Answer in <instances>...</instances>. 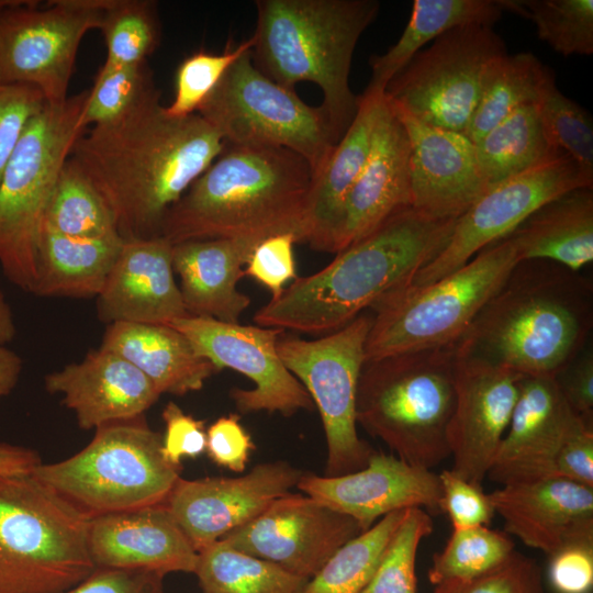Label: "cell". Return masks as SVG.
<instances>
[{"mask_svg": "<svg viewBox=\"0 0 593 593\" xmlns=\"http://www.w3.org/2000/svg\"><path fill=\"white\" fill-rule=\"evenodd\" d=\"M226 144L198 113L169 115L156 90L123 118L86 130L70 156L112 209L124 239L160 236L170 208Z\"/></svg>", "mask_w": 593, "mask_h": 593, "instance_id": "obj_1", "label": "cell"}, {"mask_svg": "<svg viewBox=\"0 0 593 593\" xmlns=\"http://www.w3.org/2000/svg\"><path fill=\"white\" fill-rule=\"evenodd\" d=\"M593 282L557 262L519 260L455 344L461 359L551 377L590 342Z\"/></svg>", "mask_w": 593, "mask_h": 593, "instance_id": "obj_2", "label": "cell"}, {"mask_svg": "<svg viewBox=\"0 0 593 593\" xmlns=\"http://www.w3.org/2000/svg\"><path fill=\"white\" fill-rule=\"evenodd\" d=\"M456 220L436 219L413 206L401 209L338 251L322 270L296 278L259 309L254 321L261 327L306 334L336 332L409 284L447 246Z\"/></svg>", "mask_w": 593, "mask_h": 593, "instance_id": "obj_3", "label": "cell"}, {"mask_svg": "<svg viewBox=\"0 0 593 593\" xmlns=\"http://www.w3.org/2000/svg\"><path fill=\"white\" fill-rule=\"evenodd\" d=\"M312 179L307 161L282 147L226 145L167 212L160 236L171 244L245 239L283 233L305 243Z\"/></svg>", "mask_w": 593, "mask_h": 593, "instance_id": "obj_4", "label": "cell"}, {"mask_svg": "<svg viewBox=\"0 0 593 593\" xmlns=\"http://www.w3.org/2000/svg\"><path fill=\"white\" fill-rule=\"evenodd\" d=\"M251 60L289 89L318 86L323 110L337 142L359 103L349 86L355 47L380 10L377 0H257Z\"/></svg>", "mask_w": 593, "mask_h": 593, "instance_id": "obj_5", "label": "cell"}, {"mask_svg": "<svg viewBox=\"0 0 593 593\" xmlns=\"http://www.w3.org/2000/svg\"><path fill=\"white\" fill-rule=\"evenodd\" d=\"M456 366L455 345L366 360L357 385V424L394 456L432 470L450 456Z\"/></svg>", "mask_w": 593, "mask_h": 593, "instance_id": "obj_6", "label": "cell"}, {"mask_svg": "<svg viewBox=\"0 0 593 593\" xmlns=\"http://www.w3.org/2000/svg\"><path fill=\"white\" fill-rule=\"evenodd\" d=\"M90 519L33 472L0 475V593H56L88 578Z\"/></svg>", "mask_w": 593, "mask_h": 593, "instance_id": "obj_7", "label": "cell"}, {"mask_svg": "<svg viewBox=\"0 0 593 593\" xmlns=\"http://www.w3.org/2000/svg\"><path fill=\"white\" fill-rule=\"evenodd\" d=\"M518 261L505 236L434 282L389 292L372 306L366 360L455 345Z\"/></svg>", "mask_w": 593, "mask_h": 593, "instance_id": "obj_8", "label": "cell"}, {"mask_svg": "<svg viewBox=\"0 0 593 593\" xmlns=\"http://www.w3.org/2000/svg\"><path fill=\"white\" fill-rule=\"evenodd\" d=\"M180 472L144 415L101 425L77 454L33 470L90 516L165 503Z\"/></svg>", "mask_w": 593, "mask_h": 593, "instance_id": "obj_9", "label": "cell"}, {"mask_svg": "<svg viewBox=\"0 0 593 593\" xmlns=\"http://www.w3.org/2000/svg\"><path fill=\"white\" fill-rule=\"evenodd\" d=\"M88 90L46 103L22 135L0 179V267L18 288L32 292L37 245L57 177L86 131L80 119Z\"/></svg>", "mask_w": 593, "mask_h": 593, "instance_id": "obj_10", "label": "cell"}, {"mask_svg": "<svg viewBox=\"0 0 593 593\" xmlns=\"http://www.w3.org/2000/svg\"><path fill=\"white\" fill-rule=\"evenodd\" d=\"M250 49L230 66L197 113L226 145L287 148L315 176L338 143L327 116L258 70Z\"/></svg>", "mask_w": 593, "mask_h": 593, "instance_id": "obj_11", "label": "cell"}, {"mask_svg": "<svg viewBox=\"0 0 593 593\" xmlns=\"http://www.w3.org/2000/svg\"><path fill=\"white\" fill-rule=\"evenodd\" d=\"M373 316L360 314L340 329L304 340L279 338L277 353L317 407L327 443L326 475L362 469L376 451L357 433L356 394Z\"/></svg>", "mask_w": 593, "mask_h": 593, "instance_id": "obj_12", "label": "cell"}, {"mask_svg": "<svg viewBox=\"0 0 593 593\" xmlns=\"http://www.w3.org/2000/svg\"><path fill=\"white\" fill-rule=\"evenodd\" d=\"M107 0H0V82L32 86L48 104L69 96L80 44Z\"/></svg>", "mask_w": 593, "mask_h": 593, "instance_id": "obj_13", "label": "cell"}, {"mask_svg": "<svg viewBox=\"0 0 593 593\" xmlns=\"http://www.w3.org/2000/svg\"><path fill=\"white\" fill-rule=\"evenodd\" d=\"M505 54V44L493 27L451 29L414 55L384 94L421 122L463 133L490 65Z\"/></svg>", "mask_w": 593, "mask_h": 593, "instance_id": "obj_14", "label": "cell"}, {"mask_svg": "<svg viewBox=\"0 0 593 593\" xmlns=\"http://www.w3.org/2000/svg\"><path fill=\"white\" fill-rule=\"evenodd\" d=\"M579 187H593V178L584 175L563 152L491 184L456 220L444 250L418 270L407 286H425L456 271L483 248L511 234L540 205Z\"/></svg>", "mask_w": 593, "mask_h": 593, "instance_id": "obj_15", "label": "cell"}, {"mask_svg": "<svg viewBox=\"0 0 593 593\" xmlns=\"http://www.w3.org/2000/svg\"><path fill=\"white\" fill-rule=\"evenodd\" d=\"M181 332L195 353L219 370L230 368L249 378L255 388H234L230 395L242 413L267 411L289 416L315 405L303 384L277 353L283 329L225 323L205 316H184L169 324Z\"/></svg>", "mask_w": 593, "mask_h": 593, "instance_id": "obj_16", "label": "cell"}, {"mask_svg": "<svg viewBox=\"0 0 593 593\" xmlns=\"http://www.w3.org/2000/svg\"><path fill=\"white\" fill-rule=\"evenodd\" d=\"M360 525L307 495L288 493L220 540L310 580Z\"/></svg>", "mask_w": 593, "mask_h": 593, "instance_id": "obj_17", "label": "cell"}, {"mask_svg": "<svg viewBox=\"0 0 593 593\" xmlns=\"http://www.w3.org/2000/svg\"><path fill=\"white\" fill-rule=\"evenodd\" d=\"M303 473L286 461H272L236 478H180L165 505L200 552L290 493Z\"/></svg>", "mask_w": 593, "mask_h": 593, "instance_id": "obj_18", "label": "cell"}, {"mask_svg": "<svg viewBox=\"0 0 593 593\" xmlns=\"http://www.w3.org/2000/svg\"><path fill=\"white\" fill-rule=\"evenodd\" d=\"M524 376L457 356L456 401L447 429L451 470L482 485L508 427Z\"/></svg>", "mask_w": 593, "mask_h": 593, "instance_id": "obj_19", "label": "cell"}, {"mask_svg": "<svg viewBox=\"0 0 593 593\" xmlns=\"http://www.w3.org/2000/svg\"><path fill=\"white\" fill-rule=\"evenodd\" d=\"M387 100L409 137L411 205L436 219H458L490 187L474 143Z\"/></svg>", "mask_w": 593, "mask_h": 593, "instance_id": "obj_20", "label": "cell"}, {"mask_svg": "<svg viewBox=\"0 0 593 593\" xmlns=\"http://www.w3.org/2000/svg\"><path fill=\"white\" fill-rule=\"evenodd\" d=\"M296 488L318 503L354 518L363 532L394 511L425 507L440 512L438 474L378 451L355 472L324 477L303 473Z\"/></svg>", "mask_w": 593, "mask_h": 593, "instance_id": "obj_21", "label": "cell"}, {"mask_svg": "<svg viewBox=\"0 0 593 593\" xmlns=\"http://www.w3.org/2000/svg\"><path fill=\"white\" fill-rule=\"evenodd\" d=\"M583 417L551 377H523L508 427L488 475L501 485L556 478L557 459Z\"/></svg>", "mask_w": 593, "mask_h": 593, "instance_id": "obj_22", "label": "cell"}, {"mask_svg": "<svg viewBox=\"0 0 593 593\" xmlns=\"http://www.w3.org/2000/svg\"><path fill=\"white\" fill-rule=\"evenodd\" d=\"M96 568L194 573L199 552L165 503L91 516Z\"/></svg>", "mask_w": 593, "mask_h": 593, "instance_id": "obj_23", "label": "cell"}, {"mask_svg": "<svg viewBox=\"0 0 593 593\" xmlns=\"http://www.w3.org/2000/svg\"><path fill=\"white\" fill-rule=\"evenodd\" d=\"M407 206H412L409 137L384 96L369 156L343 205L333 253L368 235Z\"/></svg>", "mask_w": 593, "mask_h": 593, "instance_id": "obj_24", "label": "cell"}, {"mask_svg": "<svg viewBox=\"0 0 593 593\" xmlns=\"http://www.w3.org/2000/svg\"><path fill=\"white\" fill-rule=\"evenodd\" d=\"M172 245L163 236L123 240L97 296L102 322L169 325L189 315L174 276Z\"/></svg>", "mask_w": 593, "mask_h": 593, "instance_id": "obj_25", "label": "cell"}, {"mask_svg": "<svg viewBox=\"0 0 593 593\" xmlns=\"http://www.w3.org/2000/svg\"><path fill=\"white\" fill-rule=\"evenodd\" d=\"M44 384L49 393L61 396L83 430L144 415L160 396L136 367L101 347L46 374Z\"/></svg>", "mask_w": 593, "mask_h": 593, "instance_id": "obj_26", "label": "cell"}, {"mask_svg": "<svg viewBox=\"0 0 593 593\" xmlns=\"http://www.w3.org/2000/svg\"><path fill=\"white\" fill-rule=\"evenodd\" d=\"M489 499L506 534L547 555L571 539L593 536V488L546 478L502 485Z\"/></svg>", "mask_w": 593, "mask_h": 593, "instance_id": "obj_27", "label": "cell"}, {"mask_svg": "<svg viewBox=\"0 0 593 593\" xmlns=\"http://www.w3.org/2000/svg\"><path fill=\"white\" fill-rule=\"evenodd\" d=\"M258 244L245 239H199L172 245V268L187 313L238 323L250 299L237 290L243 266Z\"/></svg>", "mask_w": 593, "mask_h": 593, "instance_id": "obj_28", "label": "cell"}, {"mask_svg": "<svg viewBox=\"0 0 593 593\" xmlns=\"http://www.w3.org/2000/svg\"><path fill=\"white\" fill-rule=\"evenodd\" d=\"M384 93L359 96L357 113L321 170L312 177L305 213V244L333 253L344 202L370 153Z\"/></svg>", "mask_w": 593, "mask_h": 593, "instance_id": "obj_29", "label": "cell"}, {"mask_svg": "<svg viewBox=\"0 0 593 593\" xmlns=\"http://www.w3.org/2000/svg\"><path fill=\"white\" fill-rule=\"evenodd\" d=\"M100 347L131 362L160 395L199 391L220 371L210 360L199 356L189 339L170 325L109 324Z\"/></svg>", "mask_w": 593, "mask_h": 593, "instance_id": "obj_30", "label": "cell"}, {"mask_svg": "<svg viewBox=\"0 0 593 593\" xmlns=\"http://www.w3.org/2000/svg\"><path fill=\"white\" fill-rule=\"evenodd\" d=\"M507 236L519 260L545 259L580 272L593 260V187L547 201Z\"/></svg>", "mask_w": 593, "mask_h": 593, "instance_id": "obj_31", "label": "cell"}, {"mask_svg": "<svg viewBox=\"0 0 593 593\" xmlns=\"http://www.w3.org/2000/svg\"><path fill=\"white\" fill-rule=\"evenodd\" d=\"M123 240L120 235L74 237L43 230L31 293L38 296L97 298Z\"/></svg>", "mask_w": 593, "mask_h": 593, "instance_id": "obj_32", "label": "cell"}, {"mask_svg": "<svg viewBox=\"0 0 593 593\" xmlns=\"http://www.w3.org/2000/svg\"><path fill=\"white\" fill-rule=\"evenodd\" d=\"M502 12L497 0H415L396 43L370 58L371 78L365 92L384 93L388 83L414 55L447 31L466 25L493 27Z\"/></svg>", "mask_w": 593, "mask_h": 593, "instance_id": "obj_33", "label": "cell"}, {"mask_svg": "<svg viewBox=\"0 0 593 593\" xmlns=\"http://www.w3.org/2000/svg\"><path fill=\"white\" fill-rule=\"evenodd\" d=\"M551 74L530 53L497 57L486 71L479 101L463 134L475 144L519 107L537 102Z\"/></svg>", "mask_w": 593, "mask_h": 593, "instance_id": "obj_34", "label": "cell"}, {"mask_svg": "<svg viewBox=\"0 0 593 593\" xmlns=\"http://www.w3.org/2000/svg\"><path fill=\"white\" fill-rule=\"evenodd\" d=\"M474 145L490 186L561 153L544 133L537 102L519 107Z\"/></svg>", "mask_w": 593, "mask_h": 593, "instance_id": "obj_35", "label": "cell"}, {"mask_svg": "<svg viewBox=\"0 0 593 593\" xmlns=\"http://www.w3.org/2000/svg\"><path fill=\"white\" fill-rule=\"evenodd\" d=\"M203 593H301L309 580L217 540L199 552Z\"/></svg>", "mask_w": 593, "mask_h": 593, "instance_id": "obj_36", "label": "cell"}, {"mask_svg": "<svg viewBox=\"0 0 593 593\" xmlns=\"http://www.w3.org/2000/svg\"><path fill=\"white\" fill-rule=\"evenodd\" d=\"M43 230L74 237L120 235L112 209L71 156L55 182Z\"/></svg>", "mask_w": 593, "mask_h": 593, "instance_id": "obj_37", "label": "cell"}, {"mask_svg": "<svg viewBox=\"0 0 593 593\" xmlns=\"http://www.w3.org/2000/svg\"><path fill=\"white\" fill-rule=\"evenodd\" d=\"M407 510L384 515L343 545L306 582L301 593H361Z\"/></svg>", "mask_w": 593, "mask_h": 593, "instance_id": "obj_38", "label": "cell"}, {"mask_svg": "<svg viewBox=\"0 0 593 593\" xmlns=\"http://www.w3.org/2000/svg\"><path fill=\"white\" fill-rule=\"evenodd\" d=\"M104 40L107 65L147 61L160 43L157 2L107 0L98 29Z\"/></svg>", "mask_w": 593, "mask_h": 593, "instance_id": "obj_39", "label": "cell"}, {"mask_svg": "<svg viewBox=\"0 0 593 593\" xmlns=\"http://www.w3.org/2000/svg\"><path fill=\"white\" fill-rule=\"evenodd\" d=\"M503 11L530 20L538 37L563 55L593 53V0H497Z\"/></svg>", "mask_w": 593, "mask_h": 593, "instance_id": "obj_40", "label": "cell"}, {"mask_svg": "<svg viewBox=\"0 0 593 593\" xmlns=\"http://www.w3.org/2000/svg\"><path fill=\"white\" fill-rule=\"evenodd\" d=\"M514 550L506 533L488 526L457 528L444 549L433 556L428 579L435 585L472 579L501 564Z\"/></svg>", "mask_w": 593, "mask_h": 593, "instance_id": "obj_41", "label": "cell"}, {"mask_svg": "<svg viewBox=\"0 0 593 593\" xmlns=\"http://www.w3.org/2000/svg\"><path fill=\"white\" fill-rule=\"evenodd\" d=\"M158 90L147 61L133 65L102 64L88 89L80 119L85 130L112 123Z\"/></svg>", "mask_w": 593, "mask_h": 593, "instance_id": "obj_42", "label": "cell"}, {"mask_svg": "<svg viewBox=\"0 0 593 593\" xmlns=\"http://www.w3.org/2000/svg\"><path fill=\"white\" fill-rule=\"evenodd\" d=\"M549 144L569 155L581 171L593 178V120L591 114L557 88L555 76L546 80L537 101Z\"/></svg>", "mask_w": 593, "mask_h": 593, "instance_id": "obj_43", "label": "cell"}, {"mask_svg": "<svg viewBox=\"0 0 593 593\" xmlns=\"http://www.w3.org/2000/svg\"><path fill=\"white\" fill-rule=\"evenodd\" d=\"M432 533L430 515L421 507L409 508L361 593H416L417 549Z\"/></svg>", "mask_w": 593, "mask_h": 593, "instance_id": "obj_44", "label": "cell"}, {"mask_svg": "<svg viewBox=\"0 0 593 593\" xmlns=\"http://www.w3.org/2000/svg\"><path fill=\"white\" fill-rule=\"evenodd\" d=\"M251 46L250 37L237 46L228 45L221 54L199 51L186 57L176 70L175 96L171 103L165 107L166 112L175 118L197 113L230 66Z\"/></svg>", "mask_w": 593, "mask_h": 593, "instance_id": "obj_45", "label": "cell"}, {"mask_svg": "<svg viewBox=\"0 0 593 593\" xmlns=\"http://www.w3.org/2000/svg\"><path fill=\"white\" fill-rule=\"evenodd\" d=\"M433 593H545L536 561L514 550L494 569L468 580L437 584Z\"/></svg>", "mask_w": 593, "mask_h": 593, "instance_id": "obj_46", "label": "cell"}, {"mask_svg": "<svg viewBox=\"0 0 593 593\" xmlns=\"http://www.w3.org/2000/svg\"><path fill=\"white\" fill-rule=\"evenodd\" d=\"M46 103L32 86L0 82V179L27 125Z\"/></svg>", "mask_w": 593, "mask_h": 593, "instance_id": "obj_47", "label": "cell"}, {"mask_svg": "<svg viewBox=\"0 0 593 593\" xmlns=\"http://www.w3.org/2000/svg\"><path fill=\"white\" fill-rule=\"evenodd\" d=\"M441 495L440 512H445L454 529L488 526L495 514L489 494L482 485L467 481L451 469L438 474Z\"/></svg>", "mask_w": 593, "mask_h": 593, "instance_id": "obj_48", "label": "cell"}, {"mask_svg": "<svg viewBox=\"0 0 593 593\" xmlns=\"http://www.w3.org/2000/svg\"><path fill=\"white\" fill-rule=\"evenodd\" d=\"M295 243V236L290 233L269 236L254 248L247 260L245 276L271 291V299L281 294L289 280L298 278L293 256Z\"/></svg>", "mask_w": 593, "mask_h": 593, "instance_id": "obj_49", "label": "cell"}, {"mask_svg": "<svg viewBox=\"0 0 593 593\" xmlns=\"http://www.w3.org/2000/svg\"><path fill=\"white\" fill-rule=\"evenodd\" d=\"M548 556V581L556 593L592 592L593 536L571 539Z\"/></svg>", "mask_w": 593, "mask_h": 593, "instance_id": "obj_50", "label": "cell"}, {"mask_svg": "<svg viewBox=\"0 0 593 593\" xmlns=\"http://www.w3.org/2000/svg\"><path fill=\"white\" fill-rule=\"evenodd\" d=\"M165 422L163 454L168 462L181 467L183 458H197L206 448L204 421L186 414L175 402H168L163 410Z\"/></svg>", "mask_w": 593, "mask_h": 593, "instance_id": "obj_51", "label": "cell"}, {"mask_svg": "<svg viewBox=\"0 0 593 593\" xmlns=\"http://www.w3.org/2000/svg\"><path fill=\"white\" fill-rule=\"evenodd\" d=\"M254 448L250 435L236 414L219 417L206 429L208 456L214 463L231 471L243 472Z\"/></svg>", "mask_w": 593, "mask_h": 593, "instance_id": "obj_52", "label": "cell"}, {"mask_svg": "<svg viewBox=\"0 0 593 593\" xmlns=\"http://www.w3.org/2000/svg\"><path fill=\"white\" fill-rule=\"evenodd\" d=\"M164 577L146 570L96 568L80 583L56 593H165Z\"/></svg>", "mask_w": 593, "mask_h": 593, "instance_id": "obj_53", "label": "cell"}, {"mask_svg": "<svg viewBox=\"0 0 593 593\" xmlns=\"http://www.w3.org/2000/svg\"><path fill=\"white\" fill-rule=\"evenodd\" d=\"M571 410L579 416L593 419V348L589 342L553 377Z\"/></svg>", "mask_w": 593, "mask_h": 593, "instance_id": "obj_54", "label": "cell"}, {"mask_svg": "<svg viewBox=\"0 0 593 593\" xmlns=\"http://www.w3.org/2000/svg\"><path fill=\"white\" fill-rule=\"evenodd\" d=\"M556 478L593 488V419L582 418L563 446Z\"/></svg>", "mask_w": 593, "mask_h": 593, "instance_id": "obj_55", "label": "cell"}, {"mask_svg": "<svg viewBox=\"0 0 593 593\" xmlns=\"http://www.w3.org/2000/svg\"><path fill=\"white\" fill-rule=\"evenodd\" d=\"M42 463L40 455L24 446L0 443V475L33 472Z\"/></svg>", "mask_w": 593, "mask_h": 593, "instance_id": "obj_56", "label": "cell"}, {"mask_svg": "<svg viewBox=\"0 0 593 593\" xmlns=\"http://www.w3.org/2000/svg\"><path fill=\"white\" fill-rule=\"evenodd\" d=\"M23 368L21 357L13 350L0 345V399L15 388Z\"/></svg>", "mask_w": 593, "mask_h": 593, "instance_id": "obj_57", "label": "cell"}, {"mask_svg": "<svg viewBox=\"0 0 593 593\" xmlns=\"http://www.w3.org/2000/svg\"><path fill=\"white\" fill-rule=\"evenodd\" d=\"M16 334L12 310L0 290V345L10 343Z\"/></svg>", "mask_w": 593, "mask_h": 593, "instance_id": "obj_58", "label": "cell"}]
</instances>
